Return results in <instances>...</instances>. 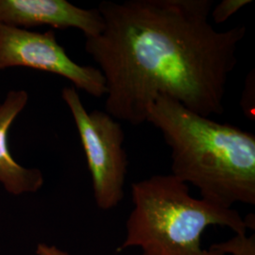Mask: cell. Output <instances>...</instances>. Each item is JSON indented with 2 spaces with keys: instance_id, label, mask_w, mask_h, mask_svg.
I'll list each match as a JSON object with an SVG mask.
<instances>
[{
  "instance_id": "cell-1",
  "label": "cell",
  "mask_w": 255,
  "mask_h": 255,
  "mask_svg": "<svg viewBox=\"0 0 255 255\" xmlns=\"http://www.w3.org/2000/svg\"><path fill=\"white\" fill-rule=\"evenodd\" d=\"M213 7L212 0L102 1L104 28L85 37V50L105 79V112L138 126L155 99L167 96L202 117L222 115L247 29H215Z\"/></svg>"
},
{
  "instance_id": "cell-2",
  "label": "cell",
  "mask_w": 255,
  "mask_h": 255,
  "mask_svg": "<svg viewBox=\"0 0 255 255\" xmlns=\"http://www.w3.org/2000/svg\"><path fill=\"white\" fill-rule=\"evenodd\" d=\"M146 122L171 148L172 175L224 208L255 204V135L185 108L167 96L148 106Z\"/></svg>"
},
{
  "instance_id": "cell-3",
  "label": "cell",
  "mask_w": 255,
  "mask_h": 255,
  "mask_svg": "<svg viewBox=\"0 0 255 255\" xmlns=\"http://www.w3.org/2000/svg\"><path fill=\"white\" fill-rule=\"evenodd\" d=\"M131 199L133 209L119 252L137 247L142 255H223L202 246L201 237L206 229L226 227L236 235L255 230L254 216L243 219L237 210L192 197L189 185L172 174L133 182Z\"/></svg>"
},
{
  "instance_id": "cell-4",
  "label": "cell",
  "mask_w": 255,
  "mask_h": 255,
  "mask_svg": "<svg viewBox=\"0 0 255 255\" xmlns=\"http://www.w3.org/2000/svg\"><path fill=\"white\" fill-rule=\"evenodd\" d=\"M62 98L81 137L91 174L95 201L100 209H114L125 195L128 156L123 146V128L105 111L87 112L74 86L64 88Z\"/></svg>"
},
{
  "instance_id": "cell-5",
  "label": "cell",
  "mask_w": 255,
  "mask_h": 255,
  "mask_svg": "<svg viewBox=\"0 0 255 255\" xmlns=\"http://www.w3.org/2000/svg\"><path fill=\"white\" fill-rule=\"evenodd\" d=\"M19 66L59 75L95 98L107 92L101 70L75 63L53 30L38 32L0 24V70Z\"/></svg>"
},
{
  "instance_id": "cell-6",
  "label": "cell",
  "mask_w": 255,
  "mask_h": 255,
  "mask_svg": "<svg viewBox=\"0 0 255 255\" xmlns=\"http://www.w3.org/2000/svg\"><path fill=\"white\" fill-rule=\"evenodd\" d=\"M0 24L25 29L74 27L85 37L97 36L104 28L98 9H82L66 0H0Z\"/></svg>"
},
{
  "instance_id": "cell-7",
  "label": "cell",
  "mask_w": 255,
  "mask_h": 255,
  "mask_svg": "<svg viewBox=\"0 0 255 255\" xmlns=\"http://www.w3.org/2000/svg\"><path fill=\"white\" fill-rule=\"evenodd\" d=\"M27 101V92L12 90L0 104V183L14 196L36 193L44 184V176L38 168L21 165L9 151V128L26 107Z\"/></svg>"
},
{
  "instance_id": "cell-8",
  "label": "cell",
  "mask_w": 255,
  "mask_h": 255,
  "mask_svg": "<svg viewBox=\"0 0 255 255\" xmlns=\"http://www.w3.org/2000/svg\"><path fill=\"white\" fill-rule=\"evenodd\" d=\"M223 255H255V235L249 237L247 234L236 235L227 241L211 246Z\"/></svg>"
},
{
  "instance_id": "cell-9",
  "label": "cell",
  "mask_w": 255,
  "mask_h": 255,
  "mask_svg": "<svg viewBox=\"0 0 255 255\" xmlns=\"http://www.w3.org/2000/svg\"><path fill=\"white\" fill-rule=\"evenodd\" d=\"M251 3L252 0H222L219 4L213 7L210 15L216 24H222L239 9Z\"/></svg>"
},
{
  "instance_id": "cell-10",
  "label": "cell",
  "mask_w": 255,
  "mask_h": 255,
  "mask_svg": "<svg viewBox=\"0 0 255 255\" xmlns=\"http://www.w3.org/2000/svg\"><path fill=\"white\" fill-rule=\"evenodd\" d=\"M36 255H70L68 253L53 245L40 243L37 245Z\"/></svg>"
}]
</instances>
